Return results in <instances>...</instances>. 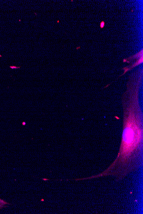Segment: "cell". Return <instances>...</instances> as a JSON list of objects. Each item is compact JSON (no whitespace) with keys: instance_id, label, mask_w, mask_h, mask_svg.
Masks as SVG:
<instances>
[{"instance_id":"obj_1","label":"cell","mask_w":143,"mask_h":214,"mask_svg":"<svg viewBox=\"0 0 143 214\" xmlns=\"http://www.w3.org/2000/svg\"><path fill=\"white\" fill-rule=\"evenodd\" d=\"M140 89V87L136 85H130L126 86L122 96L123 133L116 159L103 172L85 179L113 176L116 180H121L142 165L143 112L139 103Z\"/></svg>"},{"instance_id":"obj_4","label":"cell","mask_w":143,"mask_h":214,"mask_svg":"<svg viewBox=\"0 0 143 214\" xmlns=\"http://www.w3.org/2000/svg\"><path fill=\"white\" fill-rule=\"evenodd\" d=\"M10 67H11V68H12V69H13V68H19V67H14V66H13V67H12V66H10Z\"/></svg>"},{"instance_id":"obj_2","label":"cell","mask_w":143,"mask_h":214,"mask_svg":"<svg viewBox=\"0 0 143 214\" xmlns=\"http://www.w3.org/2000/svg\"><path fill=\"white\" fill-rule=\"evenodd\" d=\"M143 62V56L141 57L139 59H137L136 61L134 63L131 64V65H130V66H126V67H123V70L124 71V72H123V74H121V75H120L119 77H120L123 76V75H124L127 72H129V71L131 70V69H133V68H134V67H136V66L140 65V64L142 63Z\"/></svg>"},{"instance_id":"obj_3","label":"cell","mask_w":143,"mask_h":214,"mask_svg":"<svg viewBox=\"0 0 143 214\" xmlns=\"http://www.w3.org/2000/svg\"><path fill=\"white\" fill-rule=\"evenodd\" d=\"M142 56H143V49H142L141 51H139L134 55L130 56L128 58L123 59V62L128 63L131 64H131L134 63L133 62L134 60H137Z\"/></svg>"}]
</instances>
